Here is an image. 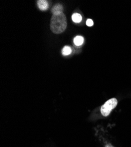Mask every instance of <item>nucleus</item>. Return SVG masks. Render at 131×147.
<instances>
[{
	"mask_svg": "<svg viewBox=\"0 0 131 147\" xmlns=\"http://www.w3.org/2000/svg\"><path fill=\"white\" fill-rule=\"evenodd\" d=\"M118 104V101L116 98H111L107 101L102 107L101 112L103 116L107 117L110 115L112 110L114 109Z\"/></svg>",
	"mask_w": 131,
	"mask_h": 147,
	"instance_id": "f03ea898",
	"label": "nucleus"
},
{
	"mask_svg": "<svg viewBox=\"0 0 131 147\" xmlns=\"http://www.w3.org/2000/svg\"><path fill=\"white\" fill-rule=\"evenodd\" d=\"M72 20L75 23H79L82 20L81 16L78 13H75L72 16Z\"/></svg>",
	"mask_w": 131,
	"mask_h": 147,
	"instance_id": "423d86ee",
	"label": "nucleus"
},
{
	"mask_svg": "<svg viewBox=\"0 0 131 147\" xmlns=\"http://www.w3.org/2000/svg\"><path fill=\"white\" fill-rule=\"evenodd\" d=\"M63 7L61 4L55 5L52 9V13L53 14H59L63 13Z\"/></svg>",
	"mask_w": 131,
	"mask_h": 147,
	"instance_id": "7ed1b4c3",
	"label": "nucleus"
},
{
	"mask_svg": "<svg viewBox=\"0 0 131 147\" xmlns=\"http://www.w3.org/2000/svg\"><path fill=\"white\" fill-rule=\"evenodd\" d=\"M37 5L39 8L42 11L46 10L48 8V3L45 0H38L37 1Z\"/></svg>",
	"mask_w": 131,
	"mask_h": 147,
	"instance_id": "20e7f679",
	"label": "nucleus"
},
{
	"mask_svg": "<svg viewBox=\"0 0 131 147\" xmlns=\"http://www.w3.org/2000/svg\"><path fill=\"white\" fill-rule=\"evenodd\" d=\"M67 18L64 13L53 14L51 20L50 28L51 31L56 34L63 32L67 28Z\"/></svg>",
	"mask_w": 131,
	"mask_h": 147,
	"instance_id": "f257e3e1",
	"label": "nucleus"
},
{
	"mask_svg": "<svg viewBox=\"0 0 131 147\" xmlns=\"http://www.w3.org/2000/svg\"><path fill=\"white\" fill-rule=\"evenodd\" d=\"M84 38L82 37V36H77L76 37L74 38V44L77 45V46H79L81 45L83 42H84Z\"/></svg>",
	"mask_w": 131,
	"mask_h": 147,
	"instance_id": "39448f33",
	"label": "nucleus"
},
{
	"mask_svg": "<svg viewBox=\"0 0 131 147\" xmlns=\"http://www.w3.org/2000/svg\"><path fill=\"white\" fill-rule=\"evenodd\" d=\"M106 147H108V146H106Z\"/></svg>",
	"mask_w": 131,
	"mask_h": 147,
	"instance_id": "1a4fd4ad",
	"label": "nucleus"
},
{
	"mask_svg": "<svg viewBox=\"0 0 131 147\" xmlns=\"http://www.w3.org/2000/svg\"><path fill=\"white\" fill-rule=\"evenodd\" d=\"M86 24L88 27H91L93 25V22L91 19H88V20H87Z\"/></svg>",
	"mask_w": 131,
	"mask_h": 147,
	"instance_id": "6e6552de",
	"label": "nucleus"
},
{
	"mask_svg": "<svg viewBox=\"0 0 131 147\" xmlns=\"http://www.w3.org/2000/svg\"><path fill=\"white\" fill-rule=\"evenodd\" d=\"M71 53V48L68 46H65L63 48L62 50V54L63 55H68Z\"/></svg>",
	"mask_w": 131,
	"mask_h": 147,
	"instance_id": "0eeeda50",
	"label": "nucleus"
}]
</instances>
